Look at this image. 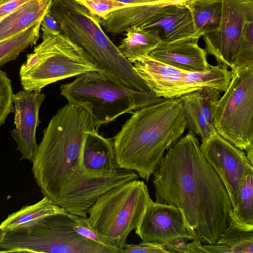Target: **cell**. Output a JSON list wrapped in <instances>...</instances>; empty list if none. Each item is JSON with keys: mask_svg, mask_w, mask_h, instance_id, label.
I'll return each mask as SVG.
<instances>
[{"mask_svg": "<svg viewBox=\"0 0 253 253\" xmlns=\"http://www.w3.org/2000/svg\"><path fill=\"white\" fill-rule=\"evenodd\" d=\"M52 0H30L0 20V41L26 30L42 20Z\"/></svg>", "mask_w": 253, "mask_h": 253, "instance_id": "obj_21", "label": "cell"}, {"mask_svg": "<svg viewBox=\"0 0 253 253\" xmlns=\"http://www.w3.org/2000/svg\"><path fill=\"white\" fill-rule=\"evenodd\" d=\"M232 209L228 226L217 241L203 245L208 253H253V225L239 219Z\"/></svg>", "mask_w": 253, "mask_h": 253, "instance_id": "obj_20", "label": "cell"}, {"mask_svg": "<svg viewBox=\"0 0 253 253\" xmlns=\"http://www.w3.org/2000/svg\"><path fill=\"white\" fill-rule=\"evenodd\" d=\"M199 39L190 37L171 42L161 41L149 55L174 67L189 71H204L212 67L208 54L198 44Z\"/></svg>", "mask_w": 253, "mask_h": 253, "instance_id": "obj_16", "label": "cell"}, {"mask_svg": "<svg viewBox=\"0 0 253 253\" xmlns=\"http://www.w3.org/2000/svg\"><path fill=\"white\" fill-rule=\"evenodd\" d=\"M131 64L150 90L164 99L179 98L207 87L224 92L232 77V71L223 64L204 71H189L165 64L149 55L138 58Z\"/></svg>", "mask_w": 253, "mask_h": 253, "instance_id": "obj_9", "label": "cell"}, {"mask_svg": "<svg viewBox=\"0 0 253 253\" xmlns=\"http://www.w3.org/2000/svg\"><path fill=\"white\" fill-rule=\"evenodd\" d=\"M42 39L20 67V79L24 90L41 91L61 80L88 71H105L62 33Z\"/></svg>", "mask_w": 253, "mask_h": 253, "instance_id": "obj_8", "label": "cell"}, {"mask_svg": "<svg viewBox=\"0 0 253 253\" xmlns=\"http://www.w3.org/2000/svg\"><path fill=\"white\" fill-rule=\"evenodd\" d=\"M124 253V249L84 238L75 229L74 214L45 216L5 231L0 253Z\"/></svg>", "mask_w": 253, "mask_h": 253, "instance_id": "obj_6", "label": "cell"}, {"mask_svg": "<svg viewBox=\"0 0 253 253\" xmlns=\"http://www.w3.org/2000/svg\"><path fill=\"white\" fill-rule=\"evenodd\" d=\"M30 0H4L0 2V20Z\"/></svg>", "mask_w": 253, "mask_h": 253, "instance_id": "obj_32", "label": "cell"}, {"mask_svg": "<svg viewBox=\"0 0 253 253\" xmlns=\"http://www.w3.org/2000/svg\"><path fill=\"white\" fill-rule=\"evenodd\" d=\"M232 71L228 87L215 103L213 124L220 135L246 151L253 145V67Z\"/></svg>", "mask_w": 253, "mask_h": 253, "instance_id": "obj_10", "label": "cell"}, {"mask_svg": "<svg viewBox=\"0 0 253 253\" xmlns=\"http://www.w3.org/2000/svg\"><path fill=\"white\" fill-rule=\"evenodd\" d=\"M152 201L144 181H127L100 196L89 209L85 221L109 245L124 249L128 235L137 227Z\"/></svg>", "mask_w": 253, "mask_h": 253, "instance_id": "obj_7", "label": "cell"}, {"mask_svg": "<svg viewBox=\"0 0 253 253\" xmlns=\"http://www.w3.org/2000/svg\"><path fill=\"white\" fill-rule=\"evenodd\" d=\"M86 7L100 19L117 9L134 5L124 3L116 0H76Z\"/></svg>", "mask_w": 253, "mask_h": 253, "instance_id": "obj_29", "label": "cell"}, {"mask_svg": "<svg viewBox=\"0 0 253 253\" xmlns=\"http://www.w3.org/2000/svg\"><path fill=\"white\" fill-rule=\"evenodd\" d=\"M124 3L136 5L137 4H146L160 2L166 0H116Z\"/></svg>", "mask_w": 253, "mask_h": 253, "instance_id": "obj_35", "label": "cell"}, {"mask_svg": "<svg viewBox=\"0 0 253 253\" xmlns=\"http://www.w3.org/2000/svg\"><path fill=\"white\" fill-rule=\"evenodd\" d=\"M126 37L117 48L122 55L131 62L147 55L161 42L159 31L155 29H143L132 26L125 31Z\"/></svg>", "mask_w": 253, "mask_h": 253, "instance_id": "obj_22", "label": "cell"}, {"mask_svg": "<svg viewBox=\"0 0 253 253\" xmlns=\"http://www.w3.org/2000/svg\"><path fill=\"white\" fill-rule=\"evenodd\" d=\"M51 13L61 33L81 47L99 66L129 88L150 89L102 28L100 18L76 0H52Z\"/></svg>", "mask_w": 253, "mask_h": 253, "instance_id": "obj_4", "label": "cell"}, {"mask_svg": "<svg viewBox=\"0 0 253 253\" xmlns=\"http://www.w3.org/2000/svg\"><path fill=\"white\" fill-rule=\"evenodd\" d=\"M135 232L142 241L164 245L179 238L197 240L178 208L153 201L146 207Z\"/></svg>", "mask_w": 253, "mask_h": 253, "instance_id": "obj_13", "label": "cell"}, {"mask_svg": "<svg viewBox=\"0 0 253 253\" xmlns=\"http://www.w3.org/2000/svg\"><path fill=\"white\" fill-rule=\"evenodd\" d=\"M95 129L87 110L68 103L57 111L44 128L32 161V171L43 197L84 217L104 193L139 177L134 170L123 169L105 175L85 170L82 164L84 144L87 134Z\"/></svg>", "mask_w": 253, "mask_h": 253, "instance_id": "obj_1", "label": "cell"}, {"mask_svg": "<svg viewBox=\"0 0 253 253\" xmlns=\"http://www.w3.org/2000/svg\"><path fill=\"white\" fill-rule=\"evenodd\" d=\"M14 94L11 80L5 72L0 70V126L12 112Z\"/></svg>", "mask_w": 253, "mask_h": 253, "instance_id": "obj_28", "label": "cell"}, {"mask_svg": "<svg viewBox=\"0 0 253 253\" xmlns=\"http://www.w3.org/2000/svg\"><path fill=\"white\" fill-rule=\"evenodd\" d=\"M45 98L41 91L23 90L14 94L12 112L15 127L10 133L17 144L16 150L21 154V160L32 162L37 151L36 129L40 123V108Z\"/></svg>", "mask_w": 253, "mask_h": 253, "instance_id": "obj_14", "label": "cell"}, {"mask_svg": "<svg viewBox=\"0 0 253 253\" xmlns=\"http://www.w3.org/2000/svg\"><path fill=\"white\" fill-rule=\"evenodd\" d=\"M4 0H0V2Z\"/></svg>", "mask_w": 253, "mask_h": 253, "instance_id": "obj_38", "label": "cell"}, {"mask_svg": "<svg viewBox=\"0 0 253 253\" xmlns=\"http://www.w3.org/2000/svg\"><path fill=\"white\" fill-rule=\"evenodd\" d=\"M247 157L252 164H253V145L249 147L246 150Z\"/></svg>", "mask_w": 253, "mask_h": 253, "instance_id": "obj_36", "label": "cell"}, {"mask_svg": "<svg viewBox=\"0 0 253 253\" xmlns=\"http://www.w3.org/2000/svg\"><path fill=\"white\" fill-rule=\"evenodd\" d=\"M188 240H189L186 238H179L165 245V246L168 253H186V248Z\"/></svg>", "mask_w": 253, "mask_h": 253, "instance_id": "obj_33", "label": "cell"}, {"mask_svg": "<svg viewBox=\"0 0 253 253\" xmlns=\"http://www.w3.org/2000/svg\"><path fill=\"white\" fill-rule=\"evenodd\" d=\"M186 4L193 21L195 37L200 39L218 29L221 16V0H189Z\"/></svg>", "mask_w": 253, "mask_h": 253, "instance_id": "obj_23", "label": "cell"}, {"mask_svg": "<svg viewBox=\"0 0 253 253\" xmlns=\"http://www.w3.org/2000/svg\"><path fill=\"white\" fill-rule=\"evenodd\" d=\"M41 29L42 31V37L57 36L61 33L60 25L50 9L42 20Z\"/></svg>", "mask_w": 253, "mask_h": 253, "instance_id": "obj_31", "label": "cell"}, {"mask_svg": "<svg viewBox=\"0 0 253 253\" xmlns=\"http://www.w3.org/2000/svg\"><path fill=\"white\" fill-rule=\"evenodd\" d=\"M206 253L208 252L204 248L202 243L197 240H192V242L188 243L186 253Z\"/></svg>", "mask_w": 253, "mask_h": 253, "instance_id": "obj_34", "label": "cell"}, {"mask_svg": "<svg viewBox=\"0 0 253 253\" xmlns=\"http://www.w3.org/2000/svg\"><path fill=\"white\" fill-rule=\"evenodd\" d=\"M5 232V231L4 230L0 228V244L3 239Z\"/></svg>", "mask_w": 253, "mask_h": 253, "instance_id": "obj_37", "label": "cell"}, {"mask_svg": "<svg viewBox=\"0 0 253 253\" xmlns=\"http://www.w3.org/2000/svg\"><path fill=\"white\" fill-rule=\"evenodd\" d=\"M189 0H166L117 9L100 19L105 31L112 35L125 32L132 26L140 25L167 6L185 4Z\"/></svg>", "mask_w": 253, "mask_h": 253, "instance_id": "obj_18", "label": "cell"}, {"mask_svg": "<svg viewBox=\"0 0 253 253\" xmlns=\"http://www.w3.org/2000/svg\"><path fill=\"white\" fill-rule=\"evenodd\" d=\"M124 253H168L163 244L142 241L138 244L126 245Z\"/></svg>", "mask_w": 253, "mask_h": 253, "instance_id": "obj_30", "label": "cell"}, {"mask_svg": "<svg viewBox=\"0 0 253 253\" xmlns=\"http://www.w3.org/2000/svg\"><path fill=\"white\" fill-rule=\"evenodd\" d=\"M220 92L212 87H204L185 94L181 98L186 128L199 135L202 141L217 132L213 124V112Z\"/></svg>", "mask_w": 253, "mask_h": 253, "instance_id": "obj_15", "label": "cell"}, {"mask_svg": "<svg viewBox=\"0 0 253 253\" xmlns=\"http://www.w3.org/2000/svg\"><path fill=\"white\" fill-rule=\"evenodd\" d=\"M68 103L79 105L92 116L95 128L119 116L159 102L164 98L150 90L131 89L106 71H91L60 86Z\"/></svg>", "mask_w": 253, "mask_h": 253, "instance_id": "obj_5", "label": "cell"}, {"mask_svg": "<svg viewBox=\"0 0 253 253\" xmlns=\"http://www.w3.org/2000/svg\"><path fill=\"white\" fill-rule=\"evenodd\" d=\"M253 20L248 22L242 33L232 71H239L253 67Z\"/></svg>", "mask_w": 253, "mask_h": 253, "instance_id": "obj_27", "label": "cell"}, {"mask_svg": "<svg viewBox=\"0 0 253 253\" xmlns=\"http://www.w3.org/2000/svg\"><path fill=\"white\" fill-rule=\"evenodd\" d=\"M200 149L223 182L234 208L241 181L246 174L253 171V164L243 150L217 132L202 141Z\"/></svg>", "mask_w": 253, "mask_h": 253, "instance_id": "obj_12", "label": "cell"}, {"mask_svg": "<svg viewBox=\"0 0 253 253\" xmlns=\"http://www.w3.org/2000/svg\"><path fill=\"white\" fill-rule=\"evenodd\" d=\"M66 211L63 208L43 197L37 203L24 206L19 211L9 214L0 224V228L7 231L38 218Z\"/></svg>", "mask_w": 253, "mask_h": 253, "instance_id": "obj_24", "label": "cell"}, {"mask_svg": "<svg viewBox=\"0 0 253 253\" xmlns=\"http://www.w3.org/2000/svg\"><path fill=\"white\" fill-rule=\"evenodd\" d=\"M113 138L120 169L132 170L148 182L167 150L186 128L180 97L161 101L131 113Z\"/></svg>", "mask_w": 253, "mask_h": 253, "instance_id": "obj_3", "label": "cell"}, {"mask_svg": "<svg viewBox=\"0 0 253 253\" xmlns=\"http://www.w3.org/2000/svg\"><path fill=\"white\" fill-rule=\"evenodd\" d=\"M98 130L95 128L86 136L83 149V167L90 174H108L120 168L116 159L113 138L102 136Z\"/></svg>", "mask_w": 253, "mask_h": 253, "instance_id": "obj_19", "label": "cell"}, {"mask_svg": "<svg viewBox=\"0 0 253 253\" xmlns=\"http://www.w3.org/2000/svg\"><path fill=\"white\" fill-rule=\"evenodd\" d=\"M221 16L218 29L203 36L208 54L217 64L231 68L242 33L253 20V0H221Z\"/></svg>", "mask_w": 253, "mask_h": 253, "instance_id": "obj_11", "label": "cell"}, {"mask_svg": "<svg viewBox=\"0 0 253 253\" xmlns=\"http://www.w3.org/2000/svg\"><path fill=\"white\" fill-rule=\"evenodd\" d=\"M232 210L239 219L253 225V171L247 173L242 178L237 203Z\"/></svg>", "mask_w": 253, "mask_h": 253, "instance_id": "obj_26", "label": "cell"}, {"mask_svg": "<svg viewBox=\"0 0 253 253\" xmlns=\"http://www.w3.org/2000/svg\"><path fill=\"white\" fill-rule=\"evenodd\" d=\"M42 20L23 32L0 41V67L14 60L21 52L36 44L40 37Z\"/></svg>", "mask_w": 253, "mask_h": 253, "instance_id": "obj_25", "label": "cell"}, {"mask_svg": "<svg viewBox=\"0 0 253 253\" xmlns=\"http://www.w3.org/2000/svg\"><path fill=\"white\" fill-rule=\"evenodd\" d=\"M152 175L155 202L178 208L197 241L215 244L228 226L232 206L196 136L188 132L172 144Z\"/></svg>", "mask_w": 253, "mask_h": 253, "instance_id": "obj_2", "label": "cell"}, {"mask_svg": "<svg viewBox=\"0 0 253 253\" xmlns=\"http://www.w3.org/2000/svg\"><path fill=\"white\" fill-rule=\"evenodd\" d=\"M138 26L157 29L162 41L166 42L195 37L193 21L186 3L167 6Z\"/></svg>", "mask_w": 253, "mask_h": 253, "instance_id": "obj_17", "label": "cell"}]
</instances>
